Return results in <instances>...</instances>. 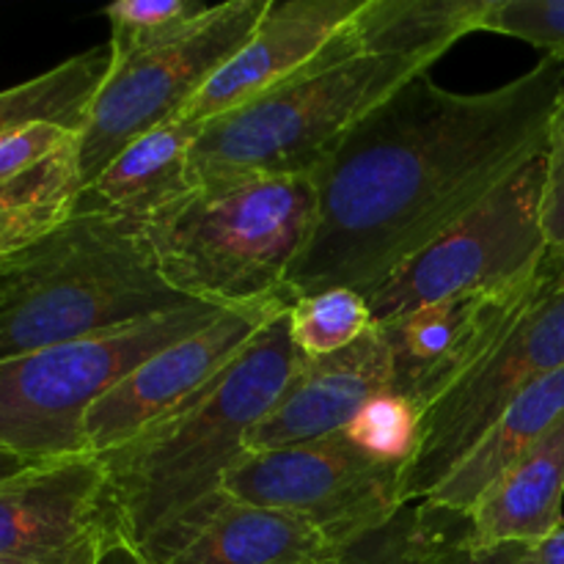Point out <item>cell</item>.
Returning a JSON list of instances; mask_svg holds the SVG:
<instances>
[{
	"label": "cell",
	"mask_w": 564,
	"mask_h": 564,
	"mask_svg": "<svg viewBox=\"0 0 564 564\" xmlns=\"http://www.w3.org/2000/svg\"><path fill=\"white\" fill-rule=\"evenodd\" d=\"M364 0H268L240 50L191 99L182 119L207 121L253 102L325 58Z\"/></svg>",
	"instance_id": "obj_14"
},
{
	"label": "cell",
	"mask_w": 564,
	"mask_h": 564,
	"mask_svg": "<svg viewBox=\"0 0 564 564\" xmlns=\"http://www.w3.org/2000/svg\"><path fill=\"white\" fill-rule=\"evenodd\" d=\"M75 135L77 132L64 130L58 124H33L3 135L0 138V185L36 169Z\"/></svg>",
	"instance_id": "obj_29"
},
{
	"label": "cell",
	"mask_w": 564,
	"mask_h": 564,
	"mask_svg": "<svg viewBox=\"0 0 564 564\" xmlns=\"http://www.w3.org/2000/svg\"><path fill=\"white\" fill-rule=\"evenodd\" d=\"M389 389V350L372 328L347 350L303 358L268 416L251 430L246 452L286 449L341 433L364 402Z\"/></svg>",
	"instance_id": "obj_16"
},
{
	"label": "cell",
	"mask_w": 564,
	"mask_h": 564,
	"mask_svg": "<svg viewBox=\"0 0 564 564\" xmlns=\"http://www.w3.org/2000/svg\"><path fill=\"white\" fill-rule=\"evenodd\" d=\"M529 564H564V527L540 543L527 545Z\"/></svg>",
	"instance_id": "obj_30"
},
{
	"label": "cell",
	"mask_w": 564,
	"mask_h": 564,
	"mask_svg": "<svg viewBox=\"0 0 564 564\" xmlns=\"http://www.w3.org/2000/svg\"><path fill=\"white\" fill-rule=\"evenodd\" d=\"M543 191L545 152L516 171L369 297L375 325L444 297L494 290L540 273L549 259Z\"/></svg>",
	"instance_id": "obj_8"
},
{
	"label": "cell",
	"mask_w": 564,
	"mask_h": 564,
	"mask_svg": "<svg viewBox=\"0 0 564 564\" xmlns=\"http://www.w3.org/2000/svg\"><path fill=\"white\" fill-rule=\"evenodd\" d=\"M372 328L369 301L345 286L297 297L290 306V334L303 358H325L347 350Z\"/></svg>",
	"instance_id": "obj_22"
},
{
	"label": "cell",
	"mask_w": 564,
	"mask_h": 564,
	"mask_svg": "<svg viewBox=\"0 0 564 564\" xmlns=\"http://www.w3.org/2000/svg\"><path fill=\"white\" fill-rule=\"evenodd\" d=\"M424 523L419 505L402 507L386 527L341 549L345 564H424Z\"/></svg>",
	"instance_id": "obj_27"
},
{
	"label": "cell",
	"mask_w": 564,
	"mask_h": 564,
	"mask_svg": "<svg viewBox=\"0 0 564 564\" xmlns=\"http://www.w3.org/2000/svg\"><path fill=\"white\" fill-rule=\"evenodd\" d=\"M31 466L33 463L25 460V457H17V455H11V452L0 449V482L17 477V474L25 471V468H31Z\"/></svg>",
	"instance_id": "obj_32"
},
{
	"label": "cell",
	"mask_w": 564,
	"mask_h": 564,
	"mask_svg": "<svg viewBox=\"0 0 564 564\" xmlns=\"http://www.w3.org/2000/svg\"><path fill=\"white\" fill-rule=\"evenodd\" d=\"M301 361L290 334V308H281L202 394L127 444L97 455L119 538L141 549L165 523L224 490L248 435L268 416Z\"/></svg>",
	"instance_id": "obj_2"
},
{
	"label": "cell",
	"mask_w": 564,
	"mask_h": 564,
	"mask_svg": "<svg viewBox=\"0 0 564 564\" xmlns=\"http://www.w3.org/2000/svg\"><path fill=\"white\" fill-rule=\"evenodd\" d=\"M202 127L180 116L135 138L97 180L83 187L75 213L110 215L147 226L193 191L191 152Z\"/></svg>",
	"instance_id": "obj_17"
},
{
	"label": "cell",
	"mask_w": 564,
	"mask_h": 564,
	"mask_svg": "<svg viewBox=\"0 0 564 564\" xmlns=\"http://www.w3.org/2000/svg\"><path fill=\"white\" fill-rule=\"evenodd\" d=\"M0 564H20V562H9V560H0Z\"/></svg>",
	"instance_id": "obj_34"
},
{
	"label": "cell",
	"mask_w": 564,
	"mask_h": 564,
	"mask_svg": "<svg viewBox=\"0 0 564 564\" xmlns=\"http://www.w3.org/2000/svg\"><path fill=\"white\" fill-rule=\"evenodd\" d=\"M422 422L424 411L416 402L394 391H380L372 400L364 402V408L350 419L341 435L372 460L405 468L419 446Z\"/></svg>",
	"instance_id": "obj_24"
},
{
	"label": "cell",
	"mask_w": 564,
	"mask_h": 564,
	"mask_svg": "<svg viewBox=\"0 0 564 564\" xmlns=\"http://www.w3.org/2000/svg\"><path fill=\"white\" fill-rule=\"evenodd\" d=\"M209 9L213 6L202 0H119L105 6L102 17L110 22V64L171 42Z\"/></svg>",
	"instance_id": "obj_23"
},
{
	"label": "cell",
	"mask_w": 564,
	"mask_h": 564,
	"mask_svg": "<svg viewBox=\"0 0 564 564\" xmlns=\"http://www.w3.org/2000/svg\"><path fill=\"white\" fill-rule=\"evenodd\" d=\"M97 564H152L135 545H130L127 540H113V543L105 549V554L99 556Z\"/></svg>",
	"instance_id": "obj_31"
},
{
	"label": "cell",
	"mask_w": 564,
	"mask_h": 564,
	"mask_svg": "<svg viewBox=\"0 0 564 564\" xmlns=\"http://www.w3.org/2000/svg\"><path fill=\"white\" fill-rule=\"evenodd\" d=\"M314 176L198 185L143 226L163 279L213 306L292 303L286 279L317 226Z\"/></svg>",
	"instance_id": "obj_4"
},
{
	"label": "cell",
	"mask_w": 564,
	"mask_h": 564,
	"mask_svg": "<svg viewBox=\"0 0 564 564\" xmlns=\"http://www.w3.org/2000/svg\"><path fill=\"white\" fill-rule=\"evenodd\" d=\"M562 367L564 268L551 264V279L543 292L529 303L499 345L424 411L419 446L400 477L402 507L427 501L488 433L490 424L523 391Z\"/></svg>",
	"instance_id": "obj_9"
},
{
	"label": "cell",
	"mask_w": 564,
	"mask_h": 564,
	"mask_svg": "<svg viewBox=\"0 0 564 564\" xmlns=\"http://www.w3.org/2000/svg\"><path fill=\"white\" fill-rule=\"evenodd\" d=\"M564 416L507 468L463 521L479 545H534L564 527Z\"/></svg>",
	"instance_id": "obj_18"
},
{
	"label": "cell",
	"mask_w": 564,
	"mask_h": 564,
	"mask_svg": "<svg viewBox=\"0 0 564 564\" xmlns=\"http://www.w3.org/2000/svg\"><path fill=\"white\" fill-rule=\"evenodd\" d=\"M264 9L268 0L218 3L171 42L110 64L86 124L77 132L83 187L135 138L180 119L209 77L246 44Z\"/></svg>",
	"instance_id": "obj_7"
},
{
	"label": "cell",
	"mask_w": 564,
	"mask_h": 564,
	"mask_svg": "<svg viewBox=\"0 0 564 564\" xmlns=\"http://www.w3.org/2000/svg\"><path fill=\"white\" fill-rule=\"evenodd\" d=\"M564 416V367L523 391L422 505L466 518L479 496Z\"/></svg>",
	"instance_id": "obj_19"
},
{
	"label": "cell",
	"mask_w": 564,
	"mask_h": 564,
	"mask_svg": "<svg viewBox=\"0 0 564 564\" xmlns=\"http://www.w3.org/2000/svg\"><path fill=\"white\" fill-rule=\"evenodd\" d=\"M224 306L193 303L147 323L0 361V449L31 463L91 455L86 416L147 358L198 334Z\"/></svg>",
	"instance_id": "obj_6"
},
{
	"label": "cell",
	"mask_w": 564,
	"mask_h": 564,
	"mask_svg": "<svg viewBox=\"0 0 564 564\" xmlns=\"http://www.w3.org/2000/svg\"><path fill=\"white\" fill-rule=\"evenodd\" d=\"M400 477L402 466L372 460L336 433L286 449L242 452L224 490L317 529L341 551L402 510Z\"/></svg>",
	"instance_id": "obj_10"
},
{
	"label": "cell",
	"mask_w": 564,
	"mask_h": 564,
	"mask_svg": "<svg viewBox=\"0 0 564 564\" xmlns=\"http://www.w3.org/2000/svg\"><path fill=\"white\" fill-rule=\"evenodd\" d=\"M303 564H345V562H341V554H336V556H325V560H314V562H303Z\"/></svg>",
	"instance_id": "obj_33"
},
{
	"label": "cell",
	"mask_w": 564,
	"mask_h": 564,
	"mask_svg": "<svg viewBox=\"0 0 564 564\" xmlns=\"http://www.w3.org/2000/svg\"><path fill=\"white\" fill-rule=\"evenodd\" d=\"M160 273L143 226L72 213L0 270V361L193 306Z\"/></svg>",
	"instance_id": "obj_3"
},
{
	"label": "cell",
	"mask_w": 564,
	"mask_h": 564,
	"mask_svg": "<svg viewBox=\"0 0 564 564\" xmlns=\"http://www.w3.org/2000/svg\"><path fill=\"white\" fill-rule=\"evenodd\" d=\"M121 540L97 455L33 463L0 482V560L97 564Z\"/></svg>",
	"instance_id": "obj_12"
},
{
	"label": "cell",
	"mask_w": 564,
	"mask_h": 564,
	"mask_svg": "<svg viewBox=\"0 0 564 564\" xmlns=\"http://www.w3.org/2000/svg\"><path fill=\"white\" fill-rule=\"evenodd\" d=\"M290 306L292 303L229 306L213 325L147 358L88 411V452L105 455L127 444L149 424L160 422L202 394L246 352L268 319Z\"/></svg>",
	"instance_id": "obj_13"
},
{
	"label": "cell",
	"mask_w": 564,
	"mask_h": 564,
	"mask_svg": "<svg viewBox=\"0 0 564 564\" xmlns=\"http://www.w3.org/2000/svg\"><path fill=\"white\" fill-rule=\"evenodd\" d=\"M490 0H364L345 28L356 55H394L433 66L452 44L482 31Z\"/></svg>",
	"instance_id": "obj_20"
},
{
	"label": "cell",
	"mask_w": 564,
	"mask_h": 564,
	"mask_svg": "<svg viewBox=\"0 0 564 564\" xmlns=\"http://www.w3.org/2000/svg\"><path fill=\"white\" fill-rule=\"evenodd\" d=\"M482 31L521 39L564 61V0H490Z\"/></svg>",
	"instance_id": "obj_25"
},
{
	"label": "cell",
	"mask_w": 564,
	"mask_h": 564,
	"mask_svg": "<svg viewBox=\"0 0 564 564\" xmlns=\"http://www.w3.org/2000/svg\"><path fill=\"white\" fill-rule=\"evenodd\" d=\"M564 61L545 55L477 94L411 77L314 174L317 226L290 270L292 303L345 290L369 301L397 270L545 152Z\"/></svg>",
	"instance_id": "obj_1"
},
{
	"label": "cell",
	"mask_w": 564,
	"mask_h": 564,
	"mask_svg": "<svg viewBox=\"0 0 564 564\" xmlns=\"http://www.w3.org/2000/svg\"><path fill=\"white\" fill-rule=\"evenodd\" d=\"M543 229L549 240V262L564 268V88L556 99L545 143Z\"/></svg>",
	"instance_id": "obj_28"
},
{
	"label": "cell",
	"mask_w": 564,
	"mask_h": 564,
	"mask_svg": "<svg viewBox=\"0 0 564 564\" xmlns=\"http://www.w3.org/2000/svg\"><path fill=\"white\" fill-rule=\"evenodd\" d=\"M549 279L551 264L545 259L543 270L529 279L444 297L386 325H375L389 350V391L427 411L468 369L477 367L485 352L499 345Z\"/></svg>",
	"instance_id": "obj_11"
},
{
	"label": "cell",
	"mask_w": 564,
	"mask_h": 564,
	"mask_svg": "<svg viewBox=\"0 0 564 564\" xmlns=\"http://www.w3.org/2000/svg\"><path fill=\"white\" fill-rule=\"evenodd\" d=\"M430 64L394 55H356L347 33L323 61L253 102L202 127L191 152V182L314 176L352 127Z\"/></svg>",
	"instance_id": "obj_5"
},
{
	"label": "cell",
	"mask_w": 564,
	"mask_h": 564,
	"mask_svg": "<svg viewBox=\"0 0 564 564\" xmlns=\"http://www.w3.org/2000/svg\"><path fill=\"white\" fill-rule=\"evenodd\" d=\"M138 551L152 564H303L341 554L317 529L226 490L165 523Z\"/></svg>",
	"instance_id": "obj_15"
},
{
	"label": "cell",
	"mask_w": 564,
	"mask_h": 564,
	"mask_svg": "<svg viewBox=\"0 0 564 564\" xmlns=\"http://www.w3.org/2000/svg\"><path fill=\"white\" fill-rule=\"evenodd\" d=\"M419 510L424 523V564H529L527 545H479L468 538L466 527L452 532V512L430 505H419Z\"/></svg>",
	"instance_id": "obj_26"
},
{
	"label": "cell",
	"mask_w": 564,
	"mask_h": 564,
	"mask_svg": "<svg viewBox=\"0 0 564 564\" xmlns=\"http://www.w3.org/2000/svg\"><path fill=\"white\" fill-rule=\"evenodd\" d=\"M110 69V50H86L53 69L0 91V138L33 124H58L80 132L88 108Z\"/></svg>",
	"instance_id": "obj_21"
}]
</instances>
